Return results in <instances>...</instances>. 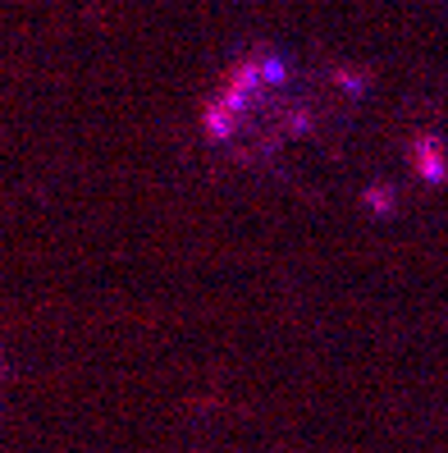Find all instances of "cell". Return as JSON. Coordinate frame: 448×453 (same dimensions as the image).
<instances>
[{
  "mask_svg": "<svg viewBox=\"0 0 448 453\" xmlns=\"http://www.w3.org/2000/svg\"><path fill=\"white\" fill-rule=\"evenodd\" d=\"M416 156H412V165H416V174L421 179H430V183H439L444 174H448V161H444V151H439V142L435 138H416V147H412Z\"/></svg>",
  "mask_w": 448,
  "mask_h": 453,
  "instance_id": "6da1fadb",
  "label": "cell"
}]
</instances>
